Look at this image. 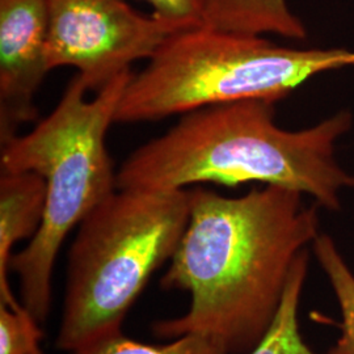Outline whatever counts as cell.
Returning <instances> with one entry per match:
<instances>
[{"instance_id": "obj_1", "label": "cell", "mask_w": 354, "mask_h": 354, "mask_svg": "<svg viewBox=\"0 0 354 354\" xmlns=\"http://www.w3.org/2000/svg\"><path fill=\"white\" fill-rule=\"evenodd\" d=\"M189 193V221L160 282L188 291L189 310L152 332L171 340L201 335L228 354H248L273 324L295 259L320 234L317 206L279 185L241 197Z\"/></svg>"}, {"instance_id": "obj_2", "label": "cell", "mask_w": 354, "mask_h": 354, "mask_svg": "<svg viewBox=\"0 0 354 354\" xmlns=\"http://www.w3.org/2000/svg\"><path fill=\"white\" fill-rule=\"evenodd\" d=\"M352 125V113L340 111L314 127L285 130L274 122V104L257 99L197 109L130 153L117 172V189L263 183L298 190L336 212L342 190L354 188V176L336 159L337 140Z\"/></svg>"}, {"instance_id": "obj_3", "label": "cell", "mask_w": 354, "mask_h": 354, "mask_svg": "<svg viewBox=\"0 0 354 354\" xmlns=\"http://www.w3.org/2000/svg\"><path fill=\"white\" fill-rule=\"evenodd\" d=\"M131 77L130 70L87 100L88 87L77 74L45 120L1 146V171H32L48 185L41 226L11 259L21 304L38 324L50 314L53 269L67 234L117 189L105 137Z\"/></svg>"}, {"instance_id": "obj_4", "label": "cell", "mask_w": 354, "mask_h": 354, "mask_svg": "<svg viewBox=\"0 0 354 354\" xmlns=\"http://www.w3.org/2000/svg\"><path fill=\"white\" fill-rule=\"evenodd\" d=\"M190 215L189 190L118 189L79 225L55 346L73 352L122 330L152 273L171 260Z\"/></svg>"}, {"instance_id": "obj_5", "label": "cell", "mask_w": 354, "mask_h": 354, "mask_svg": "<svg viewBox=\"0 0 354 354\" xmlns=\"http://www.w3.org/2000/svg\"><path fill=\"white\" fill-rule=\"evenodd\" d=\"M352 66L354 50L346 48L294 49L198 26L172 35L133 75L114 122L158 121L253 99L274 104L313 76Z\"/></svg>"}, {"instance_id": "obj_6", "label": "cell", "mask_w": 354, "mask_h": 354, "mask_svg": "<svg viewBox=\"0 0 354 354\" xmlns=\"http://www.w3.org/2000/svg\"><path fill=\"white\" fill-rule=\"evenodd\" d=\"M46 8L49 68L75 67L96 92L178 32L125 0H46Z\"/></svg>"}, {"instance_id": "obj_7", "label": "cell", "mask_w": 354, "mask_h": 354, "mask_svg": "<svg viewBox=\"0 0 354 354\" xmlns=\"http://www.w3.org/2000/svg\"><path fill=\"white\" fill-rule=\"evenodd\" d=\"M50 71L46 0H0V143L37 117L35 96Z\"/></svg>"}, {"instance_id": "obj_8", "label": "cell", "mask_w": 354, "mask_h": 354, "mask_svg": "<svg viewBox=\"0 0 354 354\" xmlns=\"http://www.w3.org/2000/svg\"><path fill=\"white\" fill-rule=\"evenodd\" d=\"M48 196L44 177L32 171L0 174V304L16 313L26 311L10 286L13 245L32 239L41 226Z\"/></svg>"}, {"instance_id": "obj_9", "label": "cell", "mask_w": 354, "mask_h": 354, "mask_svg": "<svg viewBox=\"0 0 354 354\" xmlns=\"http://www.w3.org/2000/svg\"><path fill=\"white\" fill-rule=\"evenodd\" d=\"M203 26L252 36H307L302 20L291 12L286 0H207Z\"/></svg>"}, {"instance_id": "obj_10", "label": "cell", "mask_w": 354, "mask_h": 354, "mask_svg": "<svg viewBox=\"0 0 354 354\" xmlns=\"http://www.w3.org/2000/svg\"><path fill=\"white\" fill-rule=\"evenodd\" d=\"M308 269L307 248L295 259L279 313L264 339L248 354H317L306 344L299 330L298 311Z\"/></svg>"}, {"instance_id": "obj_11", "label": "cell", "mask_w": 354, "mask_h": 354, "mask_svg": "<svg viewBox=\"0 0 354 354\" xmlns=\"http://www.w3.org/2000/svg\"><path fill=\"white\" fill-rule=\"evenodd\" d=\"M317 263L328 279L342 311V333L327 354H354V274L335 241L319 234L313 243Z\"/></svg>"}, {"instance_id": "obj_12", "label": "cell", "mask_w": 354, "mask_h": 354, "mask_svg": "<svg viewBox=\"0 0 354 354\" xmlns=\"http://www.w3.org/2000/svg\"><path fill=\"white\" fill-rule=\"evenodd\" d=\"M70 354H228L219 344L201 335H185L169 344L151 345L129 339L118 330L77 348Z\"/></svg>"}, {"instance_id": "obj_13", "label": "cell", "mask_w": 354, "mask_h": 354, "mask_svg": "<svg viewBox=\"0 0 354 354\" xmlns=\"http://www.w3.org/2000/svg\"><path fill=\"white\" fill-rule=\"evenodd\" d=\"M41 324L28 311L16 313L0 304V354H42Z\"/></svg>"}, {"instance_id": "obj_14", "label": "cell", "mask_w": 354, "mask_h": 354, "mask_svg": "<svg viewBox=\"0 0 354 354\" xmlns=\"http://www.w3.org/2000/svg\"><path fill=\"white\" fill-rule=\"evenodd\" d=\"M152 15L175 26L178 32L203 26L207 0H145Z\"/></svg>"}]
</instances>
